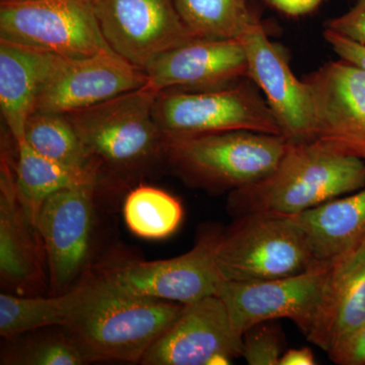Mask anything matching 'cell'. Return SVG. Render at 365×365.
Returning <instances> with one entry per match:
<instances>
[{
	"mask_svg": "<svg viewBox=\"0 0 365 365\" xmlns=\"http://www.w3.org/2000/svg\"><path fill=\"white\" fill-rule=\"evenodd\" d=\"M153 112L165 136L239 130L282 135L268 103L247 79L220 90L160 91Z\"/></svg>",
	"mask_w": 365,
	"mask_h": 365,
	"instance_id": "obj_6",
	"label": "cell"
},
{
	"mask_svg": "<svg viewBox=\"0 0 365 365\" xmlns=\"http://www.w3.org/2000/svg\"><path fill=\"white\" fill-rule=\"evenodd\" d=\"M317 364L311 348L302 347L289 349L283 353L279 365H314Z\"/></svg>",
	"mask_w": 365,
	"mask_h": 365,
	"instance_id": "obj_32",
	"label": "cell"
},
{
	"mask_svg": "<svg viewBox=\"0 0 365 365\" xmlns=\"http://www.w3.org/2000/svg\"><path fill=\"white\" fill-rule=\"evenodd\" d=\"M58 57L0 40V111L14 143L24 138L26 120Z\"/></svg>",
	"mask_w": 365,
	"mask_h": 365,
	"instance_id": "obj_19",
	"label": "cell"
},
{
	"mask_svg": "<svg viewBox=\"0 0 365 365\" xmlns=\"http://www.w3.org/2000/svg\"><path fill=\"white\" fill-rule=\"evenodd\" d=\"M185 25L196 38L239 40L258 20L248 0H174Z\"/></svg>",
	"mask_w": 365,
	"mask_h": 365,
	"instance_id": "obj_23",
	"label": "cell"
},
{
	"mask_svg": "<svg viewBox=\"0 0 365 365\" xmlns=\"http://www.w3.org/2000/svg\"><path fill=\"white\" fill-rule=\"evenodd\" d=\"M290 218L319 263H330L365 237V187Z\"/></svg>",
	"mask_w": 365,
	"mask_h": 365,
	"instance_id": "obj_20",
	"label": "cell"
},
{
	"mask_svg": "<svg viewBox=\"0 0 365 365\" xmlns=\"http://www.w3.org/2000/svg\"><path fill=\"white\" fill-rule=\"evenodd\" d=\"M23 139L40 155L97 179L78 133L66 114L32 113L26 120Z\"/></svg>",
	"mask_w": 365,
	"mask_h": 365,
	"instance_id": "obj_24",
	"label": "cell"
},
{
	"mask_svg": "<svg viewBox=\"0 0 365 365\" xmlns=\"http://www.w3.org/2000/svg\"><path fill=\"white\" fill-rule=\"evenodd\" d=\"M329 266L319 264L295 275L257 282L222 280L216 295L242 336L252 327L278 319L294 322L306 336L318 311Z\"/></svg>",
	"mask_w": 365,
	"mask_h": 365,
	"instance_id": "obj_11",
	"label": "cell"
},
{
	"mask_svg": "<svg viewBox=\"0 0 365 365\" xmlns=\"http://www.w3.org/2000/svg\"><path fill=\"white\" fill-rule=\"evenodd\" d=\"M222 232L216 266L222 280L257 282L319 265L306 235L287 215L252 213Z\"/></svg>",
	"mask_w": 365,
	"mask_h": 365,
	"instance_id": "obj_5",
	"label": "cell"
},
{
	"mask_svg": "<svg viewBox=\"0 0 365 365\" xmlns=\"http://www.w3.org/2000/svg\"><path fill=\"white\" fill-rule=\"evenodd\" d=\"M244 336L235 331L227 307L217 295L185 304L175 323L160 336L140 364H230L242 356Z\"/></svg>",
	"mask_w": 365,
	"mask_h": 365,
	"instance_id": "obj_12",
	"label": "cell"
},
{
	"mask_svg": "<svg viewBox=\"0 0 365 365\" xmlns=\"http://www.w3.org/2000/svg\"><path fill=\"white\" fill-rule=\"evenodd\" d=\"M146 83L145 72L115 52L81 58L59 56L40 91L35 111L68 114L138 90Z\"/></svg>",
	"mask_w": 365,
	"mask_h": 365,
	"instance_id": "obj_14",
	"label": "cell"
},
{
	"mask_svg": "<svg viewBox=\"0 0 365 365\" xmlns=\"http://www.w3.org/2000/svg\"><path fill=\"white\" fill-rule=\"evenodd\" d=\"M328 354L336 364L365 365V325L341 341Z\"/></svg>",
	"mask_w": 365,
	"mask_h": 365,
	"instance_id": "obj_29",
	"label": "cell"
},
{
	"mask_svg": "<svg viewBox=\"0 0 365 365\" xmlns=\"http://www.w3.org/2000/svg\"><path fill=\"white\" fill-rule=\"evenodd\" d=\"M91 275L95 292L62 327L63 333L86 364L113 360L141 362L185 304L111 292Z\"/></svg>",
	"mask_w": 365,
	"mask_h": 365,
	"instance_id": "obj_3",
	"label": "cell"
},
{
	"mask_svg": "<svg viewBox=\"0 0 365 365\" xmlns=\"http://www.w3.org/2000/svg\"><path fill=\"white\" fill-rule=\"evenodd\" d=\"M239 41L246 52L249 79L263 91L282 135L292 143L314 140V103L306 81L294 76L260 21Z\"/></svg>",
	"mask_w": 365,
	"mask_h": 365,
	"instance_id": "obj_15",
	"label": "cell"
},
{
	"mask_svg": "<svg viewBox=\"0 0 365 365\" xmlns=\"http://www.w3.org/2000/svg\"><path fill=\"white\" fill-rule=\"evenodd\" d=\"M222 230L201 234L188 253L158 261H125L93 273L111 292L188 304L216 295L222 281L216 266Z\"/></svg>",
	"mask_w": 365,
	"mask_h": 365,
	"instance_id": "obj_8",
	"label": "cell"
},
{
	"mask_svg": "<svg viewBox=\"0 0 365 365\" xmlns=\"http://www.w3.org/2000/svg\"><path fill=\"white\" fill-rule=\"evenodd\" d=\"M324 37L339 58L365 69V47L326 29Z\"/></svg>",
	"mask_w": 365,
	"mask_h": 365,
	"instance_id": "obj_30",
	"label": "cell"
},
{
	"mask_svg": "<svg viewBox=\"0 0 365 365\" xmlns=\"http://www.w3.org/2000/svg\"><path fill=\"white\" fill-rule=\"evenodd\" d=\"M280 13L300 16L312 13L324 0H266Z\"/></svg>",
	"mask_w": 365,
	"mask_h": 365,
	"instance_id": "obj_31",
	"label": "cell"
},
{
	"mask_svg": "<svg viewBox=\"0 0 365 365\" xmlns=\"http://www.w3.org/2000/svg\"><path fill=\"white\" fill-rule=\"evenodd\" d=\"M14 144L16 158L13 163L16 194L26 215L35 225L41 205L52 194L88 182H96L98 188L95 177L68 169L40 155L24 139Z\"/></svg>",
	"mask_w": 365,
	"mask_h": 365,
	"instance_id": "obj_22",
	"label": "cell"
},
{
	"mask_svg": "<svg viewBox=\"0 0 365 365\" xmlns=\"http://www.w3.org/2000/svg\"><path fill=\"white\" fill-rule=\"evenodd\" d=\"M2 364L81 365L86 364L81 353L62 331L61 335L20 343L2 353Z\"/></svg>",
	"mask_w": 365,
	"mask_h": 365,
	"instance_id": "obj_26",
	"label": "cell"
},
{
	"mask_svg": "<svg viewBox=\"0 0 365 365\" xmlns=\"http://www.w3.org/2000/svg\"><path fill=\"white\" fill-rule=\"evenodd\" d=\"M365 187V160L318 140L292 143L272 172L230 192L227 207L252 213L297 215Z\"/></svg>",
	"mask_w": 365,
	"mask_h": 365,
	"instance_id": "obj_2",
	"label": "cell"
},
{
	"mask_svg": "<svg viewBox=\"0 0 365 365\" xmlns=\"http://www.w3.org/2000/svg\"><path fill=\"white\" fill-rule=\"evenodd\" d=\"M365 325V237L330 262L306 338L329 353Z\"/></svg>",
	"mask_w": 365,
	"mask_h": 365,
	"instance_id": "obj_18",
	"label": "cell"
},
{
	"mask_svg": "<svg viewBox=\"0 0 365 365\" xmlns=\"http://www.w3.org/2000/svg\"><path fill=\"white\" fill-rule=\"evenodd\" d=\"M96 288L93 275L86 276L69 292L52 297L0 294V335L18 337L36 329L66 326L90 299Z\"/></svg>",
	"mask_w": 365,
	"mask_h": 365,
	"instance_id": "obj_21",
	"label": "cell"
},
{
	"mask_svg": "<svg viewBox=\"0 0 365 365\" xmlns=\"http://www.w3.org/2000/svg\"><path fill=\"white\" fill-rule=\"evenodd\" d=\"M289 143L279 134L245 130L165 136V163L190 186L232 192L267 176Z\"/></svg>",
	"mask_w": 365,
	"mask_h": 365,
	"instance_id": "obj_4",
	"label": "cell"
},
{
	"mask_svg": "<svg viewBox=\"0 0 365 365\" xmlns=\"http://www.w3.org/2000/svg\"><path fill=\"white\" fill-rule=\"evenodd\" d=\"M145 74V86L157 93L220 90L249 79L246 52L239 40L202 38L163 53Z\"/></svg>",
	"mask_w": 365,
	"mask_h": 365,
	"instance_id": "obj_16",
	"label": "cell"
},
{
	"mask_svg": "<svg viewBox=\"0 0 365 365\" xmlns=\"http://www.w3.org/2000/svg\"><path fill=\"white\" fill-rule=\"evenodd\" d=\"M148 86L66 114L78 133L98 190L138 181L165 163V135L153 118Z\"/></svg>",
	"mask_w": 365,
	"mask_h": 365,
	"instance_id": "obj_1",
	"label": "cell"
},
{
	"mask_svg": "<svg viewBox=\"0 0 365 365\" xmlns=\"http://www.w3.org/2000/svg\"><path fill=\"white\" fill-rule=\"evenodd\" d=\"M0 40L64 58L114 52L91 0H1Z\"/></svg>",
	"mask_w": 365,
	"mask_h": 365,
	"instance_id": "obj_7",
	"label": "cell"
},
{
	"mask_svg": "<svg viewBox=\"0 0 365 365\" xmlns=\"http://www.w3.org/2000/svg\"><path fill=\"white\" fill-rule=\"evenodd\" d=\"M96 182L67 187L48 197L36 220L44 246L53 294L69 292L79 282L90 257Z\"/></svg>",
	"mask_w": 365,
	"mask_h": 365,
	"instance_id": "obj_10",
	"label": "cell"
},
{
	"mask_svg": "<svg viewBox=\"0 0 365 365\" xmlns=\"http://www.w3.org/2000/svg\"><path fill=\"white\" fill-rule=\"evenodd\" d=\"M125 223L137 237L163 240L174 234L184 217L176 197L148 185H139L127 194L123 206Z\"/></svg>",
	"mask_w": 365,
	"mask_h": 365,
	"instance_id": "obj_25",
	"label": "cell"
},
{
	"mask_svg": "<svg viewBox=\"0 0 365 365\" xmlns=\"http://www.w3.org/2000/svg\"><path fill=\"white\" fill-rule=\"evenodd\" d=\"M326 29L365 47V0H359L349 11L329 21Z\"/></svg>",
	"mask_w": 365,
	"mask_h": 365,
	"instance_id": "obj_28",
	"label": "cell"
},
{
	"mask_svg": "<svg viewBox=\"0 0 365 365\" xmlns=\"http://www.w3.org/2000/svg\"><path fill=\"white\" fill-rule=\"evenodd\" d=\"M356 1H359V0H356Z\"/></svg>",
	"mask_w": 365,
	"mask_h": 365,
	"instance_id": "obj_33",
	"label": "cell"
},
{
	"mask_svg": "<svg viewBox=\"0 0 365 365\" xmlns=\"http://www.w3.org/2000/svg\"><path fill=\"white\" fill-rule=\"evenodd\" d=\"M45 250L35 223L16 194L13 157L1 141L0 278L4 292L35 295L44 284Z\"/></svg>",
	"mask_w": 365,
	"mask_h": 365,
	"instance_id": "obj_17",
	"label": "cell"
},
{
	"mask_svg": "<svg viewBox=\"0 0 365 365\" xmlns=\"http://www.w3.org/2000/svg\"><path fill=\"white\" fill-rule=\"evenodd\" d=\"M108 45L143 72L163 53L195 39L174 0H91Z\"/></svg>",
	"mask_w": 365,
	"mask_h": 365,
	"instance_id": "obj_9",
	"label": "cell"
},
{
	"mask_svg": "<svg viewBox=\"0 0 365 365\" xmlns=\"http://www.w3.org/2000/svg\"><path fill=\"white\" fill-rule=\"evenodd\" d=\"M283 353L281 330L269 322L252 327L244 334L242 356L250 365H279Z\"/></svg>",
	"mask_w": 365,
	"mask_h": 365,
	"instance_id": "obj_27",
	"label": "cell"
},
{
	"mask_svg": "<svg viewBox=\"0 0 365 365\" xmlns=\"http://www.w3.org/2000/svg\"><path fill=\"white\" fill-rule=\"evenodd\" d=\"M314 103V140L365 160V69L344 59L304 78Z\"/></svg>",
	"mask_w": 365,
	"mask_h": 365,
	"instance_id": "obj_13",
	"label": "cell"
}]
</instances>
